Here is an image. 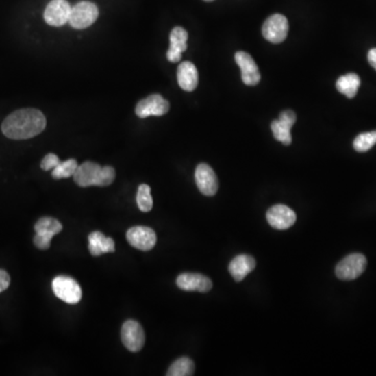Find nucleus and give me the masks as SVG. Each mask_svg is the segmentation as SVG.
<instances>
[{
    "label": "nucleus",
    "instance_id": "nucleus-23",
    "mask_svg": "<svg viewBox=\"0 0 376 376\" xmlns=\"http://www.w3.org/2000/svg\"><path fill=\"white\" fill-rule=\"evenodd\" d=\"M77 166H79V164H77L75 159H68V160L64 161V162H60V164L53 168L51 176H53V179H57V180L73 177Z\"/></svg>",
    "mask_w": 376,
    "mask_h": 376
},
{
    "label": "nucleus",
    "instance_id": "nucleus-17",
    "mask_svg": "<svg viewBox=\"0 0 376 376\" xmlns=\"http://www.w3.org/2000/svg\"><path fill=\"white\" fill-rule=\"evenodd\" d=\"M188 33L183 27H176L171 32L170 49L167 51L166 57L172 63L180 61L183 51L187 49Z\"/></svg>",
    "mask_w": 376,
    "mask_h": 376
},
{
    "label": "nucleus",
    "instance_id": "nucleus-8",
    "mask_svg": "<svg viewBox=\"0 0 376 376\" xmlns=\"http://www.w3.org/2000/svg\"><path fill=\"white\" fill-rule=\"evenodd\" d=\"M170 110V103L163 99L162 95H152L150 97L141 99L137 103L135 113L140 118H147L150 116H162Z\"/></svg>",
    "mask_w": 376,
    "mask_h": 376
},
{
    "label": "nucleus",
    "instance_id": "nucleus-13",
    "mask_svg": "<svg viewBox=\"0 0 376 376\" xmlns=\"http://www.w3.org/2000/svg\"><path fill=\"white\" fill-rule=\"evenodd\" d=\"M295 212L286 205L278 204L271 207L266 212V220L268 224L277 230H286L295 224Z\"/></svg>",
    "mask_w": 376,
    "mask_h": 376
},
{
    "label": "nucleus",
    "instance_id": "nucleus-18",
    "mask_svg": "<svg viewBox=\"0 0 376 376\" xmlns=\"http://www.w3.org/2000/svg\"><path fill=\"white\" fill-rule=\"evenodd\" d=\"M177 79L183 90L192 92L198 86L199 73L192 62H182L177 71Z\"/></svg>",
    "mask_w": 376,
    "mask_h": 376
},
{
    "label": "nucleus",
    "instance_id": "nucleus-26",
    "mask_svg": "<svg viewBox=\"0 0 376 376\" xmlns=\"http://www.w3.org/2000/svg\"><path fill=\"white\" fill-rule=\"evenodd\" d=\"M59 157L55 154H47V156L41 161V168L43 171L53 170L55 167H57L60 164Z\"/></svg>",
    "mask_w": 376,
    "mask_h": 376
},
{
    "label": "nucleus",
    "instance_id": "nucleus-29",
    "mask_svg": "<svg viewBox=\"0 0 376 376\" xmlns=\"http://www.w3.org/2000/svg\"><path fill=\"white\" fill-rule=\"evenodd\" d=\"M204 1H206V3H212L214 0H204Z\"/></svg>",
    "mask_w": 376,
    "mask_h": 376
},
{
    "label": "nucleus",
    "instance_id": "nucleus-1",
    "mask_svg": "<svg viewBox=\"0 0 376 376\" xmlns=\"http://www.w3.org/2000/svg\"><path fill=\"white\" fill-rule=\"evenodd\" d=\"M47 118L37 109H20L10 114L3 121V133L15 140L33 138L43 132Z\"/></svg>",
    "mask_w": 376,
    "mask_h": 376
},
{
    "label": "nucleus",
    "instance_id": "nucleus-16",
    "mask_svg": "<svg viewBox=\"0 0 376 376\" xmlns=\"http://www.w3.org/2000/svg\"><path fill=\"white\" fill-rule=\"evenodd\" d=\"M177 286L186 292H207L212 290V282L202 274L184 273L177 278Z\"/></svg>",
    "mask_w": 376,
    "mask_h": 376
},
{
    "label": "nucleus",
    "instance_id": "nucleus-4",
    "mask_svg": "<svg viewBox=\"0 0 376 376\" xmlns=\"http://www.w3.org/2000/svg\"><path fill=\"white\" fill-rule=\"evenodd\" d=\"M63 226L59 221L49 216L40 218L35 225L36 236L34 244L40 250H47L51 247L53 236L62 231Z\"/></svg>",
    "mask_w": 376,
    "mask_h": 376
},
{
    "label": "nucleus",
    "instance_id": "nucleus-25",
    "mask_svg": "<svg viewBox=\"0 0 376 376\" xmlns=\"http://www.w3.org/2000/svg\"><path fill=\"white\" fill-rule=\"evenodd\" d=\"M374 145H376V131L362 133L353 141L354 150L360 153L368 152Z\"/></svg>",
    "mask_w": 376,
    "mask_h": 376
},
{
    "label": "nucleus",
    "instance_id": "nucleus-19",
    "mask_svg": "<svg viewBox=\"0 0 376 376\" xmlns=\"http://www.w3.org/2000/svg\"><path fill=\"white\" fill-rule=\"evenodd\" d=\"M256 262L247 254H240L231 260L229 264V272L236 281H242L248 274L255 268Z\"/></svg>",
    "mask_w": 376,
    "mask_h": 376
},
{
    "label": "nucleus",
    "instance_id": "nucleus-24",
    "mask_svg": "<svg viewBox=\"0 0 376 376\" xmlns=\"http://www.w3.org/2000/svg\"><path fill=\"white\" fill-rule=\"evenodd\" d=\"M137 205L142 212H150L153 208V198L151 195V187L147 184L139 185L137 192Z\"/></svg>",
    "mask_w": 376,
    "mask_h": 376
},
{
    "label": "nucleus",
    "instance_id": "nucleus-20",
    "mask_svg": "<svg viewBox=\"0 0 376 376\" xmlns=\"http://www.w3.org/2000/svg\"><path fill=\"white\" fill-rule=\"evenodd\" d=\"M89 251L93 256H101L105 253H113L115 242L111 238H107L101 232L95 231L89 234Z\"/></svg>",
    "mask_w": 376,
    "mask_h": 376
},
{
    "label": "nucleus",
    "instance_id": "nucleus-14",
    "mask_svg": "<svg viewBox=\"0 0 376 376\" xmlns=\"http://www.w3.org/2000/svg\"><path fill=\"white\" fill-rule=\"evenodd\" d=\"M295 112L292 110H286L280 113L279 118L271 123V129L273 132L274 138L280 141L284 145H290L292 143V136H290V129L294 123H296Z\"/></svg>",
    "mask_w": 376,
    "mask_h": 376
},
{
    "label": "nucleus",
    "instance_id": "nucleus-21",
    "mask_svg": "<svg viewBox=\"0 0 376 376\" xmlns=\"http://www.w3.org/2000/svg\"><path fill=\"white\" fill-rule=\"evenodd\" d=\"M336 86L342 95H346L348 99H353L361 86V79L355 73H348L339 77Z\"/></svg>",
    "mask_w": 376,
    "mask_h": 376
},
{
    "label": "nucleus",
    "instance_id": "nucleus-6",
    "mask_svg": "<svg viewBox=\"0 0 376 376\" xmlns=\"http://www.w3.org/2000/svg\"><path fill=\"white\" fill-rule=\"evenodd\" d=\"M53 290L62 301L68 304H77L82 299L79 284L68 276H58L53 280Z\"/></svg>",
    "mask_w": 376,
    "mask_h": 376
},
{
    "label": "nucleus",
    "instance_id": "nucleus-3",
    "mask_svg": "<svg viewBox=\"0 0 376 376\" xmlns=\"http://www.w3.org/2000/svg\"><path fill=\"white\" fill-rule=\"evenodd\" d=\"M99 15V11L97 5L90 1H81L71 8L68 23L73 29H87L97 21Z\"/></svg>",
    "mask_w": 376,
    "mask_h": 376
},
{
    "label": "nucleus",
    "instance_id": "nucleus-9",
    "mask_svg": "<svg viewBox=\"0 0 376 376\" xmlns=\"http://www.w3.org/2000/svg\"><path fill=\"white\" fill-rule=\"evenodd\" d=\"M121 341L130 351H140L145 342V331L140 324L134 320L125 321L121 327Z\"/></svg>",
    "mask_w": 376,
    "mask_h": 376
},
{
    "label": "nucleus",
    "instance_id": "nucleus-22",
    "mask_svg": "<svg viewBox=\"0 0 376 376\" xmlns=\"http://www.w3.org/2000/svg\"><path fill=\"white\" fill-rule=\"evenodd\" d=\"M195 364L190 358H180L175 361L167 371V376L194 375Z\"/></svg>",
    "mask_w": 376,
    "mask_h": 376
},
{
    "label": "nucleus",
    "instance_id": "nucleus-15",
    "mask_svg": "<svg viewBox=\"0 0 376 376\" xmlns=\"http://www.w3.org/2000/svg\"><path fill=\"white\" fill-rule=\"evenodd\" d=\"M236 64L242 71V79L247 86H255L260 82V73L258 64L246 51H238L236 53Z\"/></svg>",
    "mask_w": 376,
    "mask_h": 376
},
{
    "label": "nucleus",
    "instance_id": "nucleus-5",
    "mask_svg": "<svg viewBox=\"0 0 376 376\" xmlns=\"http://www.w3.org/2000/svg\"><path fill=\"white\" fill-rule=\"evenodd\" d=\"M367 260L363 254L353 253L346 256L338 264L336 275L341 280H354L364 273Z\"/></svg>",
    "mask_w": 376,
    "mask_h": 376
},
{
    "label": "nucleus",
    "instance_id": "nucleus-10",
    "mask_svg": "<svg viewBox=\"0 0 376 376\" xmlns=\"http://www.w3.org/2000/svg\"><path fill=\"white\" fill-rule=\"evenodd\" d=\"M71 7L67 0H51L45 11L47 25L59 27L68 23Z\"/></svg>",
    "mask_w": 376,
    "mask_h": 376
},
{
    "label": "nucleus",
    "instance_id": "nucleus-12",
    "mask_svg": "<svg viewBox=\"0 0 376 376\" xmlns=\"http://www.w3.org/2000/svg\"><path fill=\"white\" fill-rule=\"evenodd\" d=\"M197 186L204 196L212 197L218 192V181L216 173L206 163H201L197 166L196 174Z\"/></svg>",
    "mask_w": 376,
    "mask_h": 376
},
{
    "label": "nucleus",
    "instance_id": "nucleus-28",
    "mask_svg": "<svg viewBox=\"0 0 376 376\" xmlns=\"http://www.w3.org/2000/svg\"><path fill=\"white\" fill-rule=\"evenodd\" d=\"M368 61L370 65L376 71V49H370L368 53Z\"/></svg>",
    "mask_w": 376,
    "mask_h": 376
},
{
    "label": "nucleus",
    "instance_id": "nucleus-7",
    "mask_svg": "<svg viewBox=\"0 0 376 376\" xmlns=\"http://www.w3.org/2000/svg\"><path fill=\"white\" fill-rule=\"evenodd\" d=\"M288 21L281 14H274L264 21L262 35L271 43L279 45L288 37Z\"/></svg>",
    "mask_w": 376,
    "mask_h": 376
},
{
    "label": "nucleus",
    "instance_id": "nucleus-27",
    "mask_svg": "<svg viewBox=\"0 0 376 376\" xmlns=\"http://www.w3.org/2000/svg\"><path fill=\"white\" fill-rule=\"evenodd\" d=\"M11 284V278L5 270H0V292H5Z\"/></svg>",
    "mask_w": 376,
    "mask_h": 376
},
{
    "label": "nucleus",
    "instance_id": "nucleus-2",
    "mask_svg": "<svg viewBox=\"0 0 376 376\" xmlns=\"http://www.w3.org/2000/svg\"><path fill=\"white\" fill-rule=\"evenodd\" d=\"M115 179L112 166H101L95 162L86 161L77 166L73 180L81 187L108 186Z\"/></svg>",
    "mask_w": 376,
    "mask_h": 376
},
{
    "label": "nucleus",
    "instance_id": "nucleus-11",
    "mask_svg": "<svg viewBox=\"0 0 376 376\" xmlns=\"http://www.w3.org/2000/svg\"><path fill=\"white\" fill-rule=\"evenodd\" d=\"M129 244L141 251H150L154 248L157 236L153 229L145 226L132 227L127 232Z\"/></svg>",
    "mask_w": 376,
    "mask_h": 376
}]
</instances>
